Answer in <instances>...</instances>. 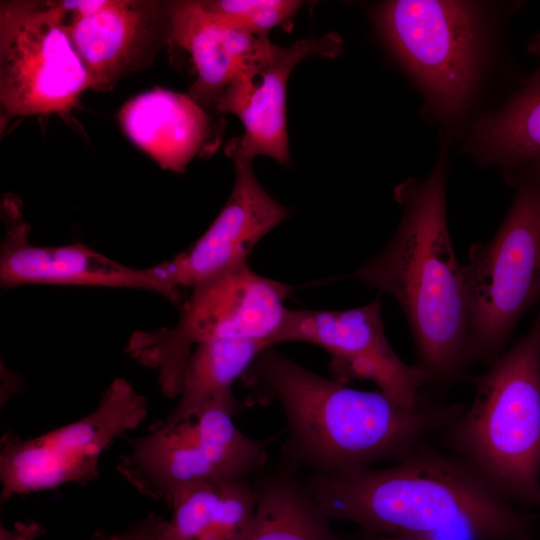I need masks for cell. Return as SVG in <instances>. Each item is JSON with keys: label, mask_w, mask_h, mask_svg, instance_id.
Returning <instances> with one entry per match:
<instances>
[{"label": "cell", "mask_w": 540, "mask_h": 540, "mask_svg": "<svg viewBox=\"0 0 540 540\" xmlns=\"http://www.w3.org/2000/svg\"><path fill=\"white\" fill-rule=\"evenodd\" d=\"M243 377L279 404L288 431L284 462L310 475H342L399 460L466 407L427 392L407 406L380 390H358L322 377L274 347L262 351Z\"/></svg>", "instance_id": "obj_1"}, {"label": "cell", "mask_w": 540, "mask_h": 540, "mask_svg": "<svg viewBox=\"0 0 540 540\" xmlns=\"http://www.w3.org/2000/svg\"><path fill=\"white\" fill-rule=\"evenodd\" d=\"M306 482L330 519L382 535L532 540L536 516L457 455L425 442L392 465Z\"/></svg>", "instance_id": "obj_2"}, {"label": "cell", "mask_w": 540, "mask_h": 540, "mask_svg": "<svg viewBox=\"0 0 540 540\" xmlns=\"http://www.w3.org/2000/svg\"><path fill=\"white\" fill-rule=\"evenodd\" d=\"M447 164L440 155L431 174L396 186L404 213L386 246L353 276L393 296L412 332L415 367L425 386L446 388L473 366L470 314L462 263L451 242L446 212Z\"/></svg>", "instance_id": "obj_3"}, {"label": "cell", "mask_w": 540, "mask_h": 540, "mask_svg": "<svg viewBox=\"0 0 540 540\" xmlns=\"http://www.w3.org/2000/svg\"><path fill=\"white\" fill-rule=\"evenodd\" d=\"M473 382V401L440 432L447 450L514 504L540 507V307Z\"/></svg>", "instance_id": "obj_4"}, {"label": "cell", "mask_w": 540, "mask_h": 540, "mask_svg": "<svg viewBox=\"0 0 540 540\" xmlns=\"http://www.w3.org/2000/svg\"><path fill=\"white\" fill-rule=\"evenodd\" d=\"M506 180L515 194L501 226L472 244L462 264L473 365L495 361L524 313L540 304V166L509 170Z\"/></svg>", "instance_id": "obj_5"}, {"label": "cell", "mask_w": 540, "mask_h": 540, "mask_svg": "<svg viewBox=\"0 0 540 540\" xmlns=\"http://www.w3.org/2000/svg\"><path fill=\"white\" fill-rule=\"evenodd\" d=\"M292 288L254 272L248 263L192 289L174 327L135 332L126 352L156 370L162 392L177 397L188 358L199 344L253 339L270 347L285 318Z\"/></svg>", "instance_id": "obj_6"}, {"label": "cell", "mask_w": 540, "mask_h": 540, "mask_svg": "<svg viewBox=\"0 0 540 540\" xmlns=\"http://www.w3.org/2000/svg\"><path fill=\"white\" fill-rule=\"evenodd\" d=\"M373 18L432 109L446 120L460 116L475 91L484 56L483 27L475 5L386 1L375 6Z\"/></svg>", "instance_id": "obj_7"}, {"label": "cell", "mask_w": 540, "mask_h": 540, "mask_svg": "<svg viewBox=\"0 0 540 540\" xmlns=\"http://www.w3.org/2000/svg\"><path fill=\"white\" fill-rule=\"evenodd\" d=\"M239 410L213 403L172 424L154 422L148 434L129 439L117 471L142 496L166 503L192 484L251 479L264 468L268 442L238 430L233 416Z\"/></svg>", "instance_id": "obj_8"}, {"label": "cell", "mask_w": 540, "mask_h": 540, "mask_svg": "<svg viewBox=\"0 0 540 540\" xmlns=\"http://www.w3.org/2000/svg\"><path fill=\"white\" fill-rule=\"evenodd\" d=\"M90 89L58 1L0 2L1 118L65 114Z\"/></svg>", "instance_id": "obj_9"}, {"label": "cell", "mask_w": 540, "mask_h": 540, "mask_svg": "<svg viewBox=\"0 0 540 540\" xmlns=\"http://www.w3.org/2000/svg\"><path fill=\"white\" fill-rule=\"evenodd\" d=\"M147 413L146 399L126 379L116 378L81 419L33 438L6 433L0 444L1 500L92 482L103 452Z\"/></svg>", "instance_id": "obj_10"}, {"label": "cell", "mask_w": 540, "mask_h": 540, "mask_svg": "<svg viewBox=\"0 0 540 540\" xmlns=\"http://www.w3.org/2000/svg\"><path fill=\"white\" fill-rule=\"evenodd\" d=\"M379 298L345 310L288 309L272 346L305 342L324 349L337 381L370 380L395 401L413 406L424 391V378L405 363L390 345Z\"/></svg>", "instance_id": "obj_11"}, {"label": "cell", "mask_w": 540, "mask_h": 540, "mask_svg": "<svg viewBox=\"0 0 540 540\" xmlns=\"http://www.w3.org/2000/svg\"><path fill=\"white\" fill-rule=\"evenodd\" d=\"M5 234L0 250V282L4 288L23 285L91 286L147 290L181 306L180 291L166 278L161 264L149 268L123 265L87 245L75 242L39 246L30 242L29 226L19 202L2 204Z\"/></svg>", "instance_id": "obj_12"}, {"label": "cell", "mask_w": 540, "mask_h": 540, "mask_svg": "<svg viewBox=\"0 0 540 540\" xmlns=\"http://www.w3.org/2000/svg\"><path fill=\"white\" fill-rule=\"evenodd\" d=\"M341 48L342 40L334 33L299 39L289 46L270 42L216 104L218 111L235 115L244 127L243 135L228 145V154L250 160L262 155L287 164L290 158L286 127L289 76L301 60L313 55L332 58Z\"/></svg>", "instance_id": "obj_13"}, {"label": "cell", "mask_w": 540, "mask_h": 540, "mask_svg": "<svg viewBox=\"0 0 540 540\" xmlns=\"http://www.w3.org/2000/svg\"><path fill=\"white\" fill-rule=\"evenodd\" d=\"M232 191L207 230L186 251L161 264L171 285L191 288L247 263L255 245L289 216L258 182L250 159L232 157Z\"/></svg>", "instance_id": "obj_14"}, {"label": "cell", "mask_w": 540, "mask_h": 540, "mask_svg": "<svg viewBox=\"0 0 540 540\" xmlns=\"http://www.w3.org/2000/svg\"><path fill=\"white\" fill-rule=\"evenodd\" d=\"M67 30L90 89L107 92L149 67L171 42L169 1L105 0L96 11L68 20Z\"/></svg>", "instance_id": "obj_15"}, {"label": "cell", "mask_w": 540, "mask_h": 540, "mask_svg": "<svg viewBox=\"0 0 540 540\" xmlns=\"http://www.w3.org/2000/svg\"><path fill=\"white\" fill-rule=\"evenodd\" d=\"M171 42L184 49L196 71L189 95L216 107L224 91L271 42L236 29L205 11L199 1H169Z\"/></svg>", "instance_id": "obj_16"}, {"label": "cell", "mask_w": 540, "mask_h": 540, "mask_svg": "<svg viewBox=\"0 0 540 540\" xmlns=\"http://www.w3.org/2000/svg\"><path fill=\"white\" fill-rule=\"evenodd\" d=\"M125 135L162 169L183 172L204 146L209 122L189 94L163 88L140 93L120 108Z\"/></svg>", "instance_id": "obj_17"}, {"label": "cell", "mask_w": 540, "mask_h": 540, "mask_svg": "<svg viewBox=\"0 0 540 540\" xmlns=\"http://www.w3.org/2000/svg\"><path fill=\"white\" fill-rule=\"evenodd\" d=\"M253 481L255 511L240 540H349L334 531L306 479L283 461Z\"/></svg>", "instance_id": "obj_18"}, {"label": "cell", "mask_w": 540, "mask_h": 540, "mask_svg": "<svg viewBox=\"0 0 540 540\" xmlns=\"http://www.w3.org/2000/svg\"><path fill=\"white\" fill-rule=\"evenodd\" d=\"M159 540H240L255 511L250 479L201 482L175 492Z\"/></svg>", "instance_id": "obj_19"}, {"label": "cell", "mask_w": 540, "mask_h": 540, "mask_svg": "<svg viewBox=\"0 0 540 540\" xmlns=\"http://www.w3.org/2000/svg\"><path fill=\"white\" fill-rule=\"evenodd\" d=\"M539 58L534 72L496 113L473 129L471 148L480 164H496L507 171L540 166V34L530 43Z\"/></svg>", "instance_id": "obj_20"}, {"label": "cell", "mask_w": 540, "mask_h": 540, "mask_svg": "<svg viewBox=\"0 0 540 540\" xmlns=\"http://www.w3.org/2000/svg\"><path fill=\"white\" fill-rule=\"evenodd\" d=\"M269 347L265 341L253 339L219 340L195 346L185 366L177 404L155 423L168 425L190 418L213 403L241 407L232 385Z\"/></svg>", "instance_id": "obj_21"}, {"label": "cell", "mask_w": 540, "mask_h": 540, "mask_svg": "<svg viewBox=\"0 0 540 540\" xmlns=\"http://www.w3.org/2000/svg\"><path fill=\"white\" fill-rule=\"evenodd\" d=\"M202 8L224 23L257 37H268L276 26L302 7L297 0H206Z\"/></svg>", "instance_id": "obj_22"}, {"label": "cell", "mask_w": 540, "mask_h": 540, "mask_svg": "<svg viewBox=\"0 0 540 540\" xmlns=\"http://www.w3.org/2000/svg\"><path fill=\"white\" fill-rule=\"evenodd\" d=\"M166 519L149 513L121 533L103 537L99 540H159Z\"/></svg>", "instance_id": "obj_23"}, {"label": "cell", "mask_w": 540, "mask_h": 540, "mask_svg": "<svg viewBox=\"0 0 540 540\" xmlns=\"http://www.w3.org/2000/svg\"><path fill=\"white\" fill-rule=\"evenodd\" d=\"M43 533V527L37 522H20L12 529L1 526L0 540H35Z\"/></svg>", "instance_id": "obj_24"}, {"label": "cell", "mask_w": 540, "mask_h": 540, "mask_svg": "<svg viewBox=\"0 0 540 540\" xmlns=\"http://www.w3.org/2000/svg\"><path fill=\"white\" fill-rule=\"evenodd\" d=\"M349 540H464L443 536H432V535H382L377 533H372L363 529H359L358 533L352 537H349Z\"/></svg>", "instance_id": "obj_25"}]
</instances>
